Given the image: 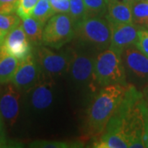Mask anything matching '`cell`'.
Wrapping results in <instances>:
<instances>
[{"label": "cell", "instance_id": "obj_1", "mask_svg": "<svg viewBox=\"0 0 148 148\" xmlns=\"http://www.w3.org/2000/svg\"><path fill=\"white\" fill-rule=\"evenodd\" d=\"M104 133L121 136L128 142L129 147H148V103L134 86H127L121 104Z\"/></svg>", "mask_w": 148, "mask_h": 148}, {"label": "cell", "instance_id": "obj_2", "mask_svg": "<svg viewBox=\"0 0 148 148\" xmlns=\"http://www.w3.org/2000/svg\"><path fill=\"white\" fill-rule=\"evenodd\" d=\"M127 86H105L94 96L86 113V127L91 137L97 139L105 132L108 123L121 104Z\"/></svg>", "mask_w": 148, "mask_h": 148}, {"label": "cell", "instance_id": "obj_3", "mask_svg": "<svg viewBox=\"0 0 148 148\" xmlns=\"http://www.w3.org/2000/svg\"><path fill=\"white\" fill-rule=\"evenodd\" d=\"M94 77L96 86L127 85L122 53L110 47L98 53L95 58Z\"/></svg>", "mask_w": 148, "mask_h": 148}, {"label": "cell", "instance_id": "obj_4", "mask_svg": "<svg viewBox=\"0 0 148 148\" xmlns=\"http://www.w3.org/2000/svg\"><path fill=\"white\" fill-rule=\"evenodd\" d=\"M75 36L86 46L105 50L110 46L111 27L102 16L86 17L75 25Z\"/></svg>", "mask_w": 148, "mask_h": 148}, {"label": "cell", "instance_id": "obj_5", "mask_svg": "<svg viewBox=\"0 0 148 148\" xmlns=\"http://www.w3.org/2000/svg\"><path fill=\"white\" fill-rule=\"evenodd\" d=\"M75 36V24L67 13H58L48 20L43 31V45L59 49Z\"/></svg>", "mask_w": 148, "mask_h": 148}, {"label": "cell", "instance_id": "obj_6", "mask_svg": "<svg viewBox=\"0 0 148 148\" xmlns=\"http://www.w3.org/2000/svg\"><path fill=\"white\" fill-rule=\"evenodd\" d=\"M73 50L54 52L49 48L40 46L37 49L36 60L40 73L48 79L53 80L69 73Z\"/></svg>", "mask_w": 148, "mask_h": 148}, {"label": "cell", "instance_id": "obj_7", "mask_svg": "<svg viewBox=\"0 0 148 148\" xmlns=\"http://www.w3.org/2000/svg\"><path fill=\"white\" fill-rule=\"evenodd\" d=\"M73 56L69 73L75 83L80 86H89L94 90L95 86L94 69L96 55L95 49H72Z\"/></svg>", "mask_w": 148, "mask_h": 148}, {"label": "cell", "instance_id": "obj_8", "mask_svg": "<svg viewBox=\"0 0 148 148\" xmlns=\"http://www.w3.org/2000/svg\"><path fill=\"white\" fill-rule=\"evenodd\" d=\"M31 44L21 22L7 34L0 45V49L22 60L32 54Z\"/></svg>", "mask_w": 148, "mask_h": 148}, {"label": "cell", "instance_id": "obj_9", "mask_svg": "<svg viewBox=\"0 0 148 148\" xmlns=\"http://www.w3.org/2000/svg\"><path fill=\"white\" fill-rule=\"evenodd\" d=\"M40 76V69L38 62L32 54H30L21 60L12 82L20 91L27 92L36 84Z\"/></svg>", "mask_w": 148, "mask_h": 148}, {"label": "cell", "instance_id": "obj_10", "mask_svg": "<svg viewBox=\"0 0 148 148\" xmlns=\"http://www.w3.org/2000/svg\"><path fill=\"white\" fill-rule=\"evenodd\" d=\"M53 80L48 79L40 73L36 84L27 91L29 104L33 110L41 111L51 106L53 101Z\"/></svg>", "mask_w": 148, "mask_h": 148}, {"label": "cell", "instance_id": "obj_11", "mask_svg": "<svg viewBox=\"0 0 148 148\" xmlns=\"http://www.w3.org/2000/svg\"><path fill=\"white\" fill-rule=\"evenodd\" d=\"M111 27V43L110 47L119 53L135 45L138 40L139 30L134 23L110 24Z\"/></svg>", "mask_w": 148, "mask_h": 148}, {"label": "cell", "instance_id": "obj_12", "mask_svg": "<svg viewBox=\"0 0 148 148\" xmlns=\"http://www.w3.org/2000/svg\"><path fill=\"white\" fill-rule=\"evenodd\" d=\"M122 59L125 69L137 78L148 81V57L136 46H130L122 53Z\"/></svg>", "mask_w": 148, "mask_h": 148}, {"label": "cell", "instance_id": "obj_13", "mask_svg": "<svg viewBox=\"0 0 148 148\" xmlns=\"http://www.w3.org/2000/svg\"><path fill=\"white\" fill-rule=\"evenodd\" d=\"M20 90L14 85H7L0 95V113L3 120L10 126L16 123L19 114Z\"/></svg>", "mask_w": 148, "mask_h": 148}, {"label": "cell", "instance_id": "obj_14", "mask_svg": "<svg viewBox=\"0 0 148 148\" xmlns=\"http://www.w3.org/2000/svg\"><path fill=\"white\" fill-rule=\"evenodd\" d=\"M106 18L110 24L133 23L131 4L122 2L109 3Z\"/></svg>", "mask_w": 148, "mask_h": 148}, {"label": "cell", "instance_id": "obj_15", "mask_svg": "<svg viewBox=\"0 0 148 148\" xmlns=\"http://www.w3.org/2000/svg\"><path fill=\"white\" fill-rule=\"evenodd\" d=\"M21 60L0 49V85L12 82Z\"/></svg>", "mask_w": 148, "mask_h": 148}, {"label": "cell", "instance_id": "obj_16", "mask_svg": "<svg viewBox=\"0 0 148 148\" xmlns=\"http://www.w3.org/2000/svg\"><path fill=\"white\" fill-rule=\"evenodd\" d=\"M21 25L30 42L33 45H40L42 43L43 31L45 28L44 23L32 16L23 19Z\"/></svg>", "mask_w": 148, "mask_h": 148}, {"label": "cell", "instance_id": "obj_17", "mask_svg": "<svg viewBox=\"0 0 148 148\" xmlns=\"http://www.w3.org/2000/svg\"><path fill=\"white\" fill-rule=\"evenodd\" d=\"M131 8L133 23L148 27V0H135L131 3Z\"/></svg>", "mask_w": 148, "mask_h": 148}, {"label": "cell", "instance_id": "obj_18", "mask_svg": "<svg viewBox=\"0 0 148 148\" xmlns=\"http://www.w3.org/2000/svg\"><path fill=\"white\" fill-rule=\"evenodd\" d=\"M56 13L50 4L49 0H39L34 8L32 16L44 24Z\"/></svg>", "mask_w": 148, "mask_h": 148}, {"label": "cell", "instance_id": "obj_19", "mask_svg": "<svg viewBox=\"0 0 148 148\" xmlns=\"http://www.w3.org/2000/svg\"><path fill=\"white\" fill-rule=\"evenodd\" d=\"M87 17L106 16L108 11L106 0H83Z\"/></svg>", "mask_w": 148, "mask_h": 148}, {"label": "cell", "instance_id": "obj_20", "mask_svg": "<svg viewBox=\"0 0 148 148\" xmlns=\"http://www.w3.org/2000/svg\"><path fill=\"white\" fill-rule=\"evenodd\" d=\"M30 147L39 148H76L82 147V143L78 142H58V141H35L29 145Z\"/></svg>", "mask_w": 148, "mask_h": 148}, {"label": "cell", "instance_id": "obj_21", "mask_svg": "<svg viewBox=\"0 0 148 148\" xmlns=\"http://www.w3.org/2000/svg\"><path fill=\"white\" fill-rule=\"evenodd\" d=\"M69 3L70 10L69 15L73 21L75 25L87 17L83 0H69Z\"/></svg>", "mask_w": 148, "mask_h": 148}, {"label": "cell", "instance_id": "obj_22", "mask_svg": "<svg viewBox=\"0 0 148 148\" xmlns=\"http://www.w3.org/2000/svg\"><path fill=\"white\" fill-rule=\"evenodd\" d=\"M21 23V18L16 14L0 13V32L6 36L8 33Z\"/></svg>", "mask_w": 148, "mask_h": 148}, {"label": "cell", "instance_id": "obj_23", "mask_svg": "<svg viewBox=\"0 0 148 148\" xmlns=\"http://www.w3.org/2000/svg\"><path fill=\"white\" fill-rule=\"evenodd\" d=\"M39 0H19L16 14L21 20L32 16V12Z\"/></svg>", "mask_w": 148, "mask_h": 148}, {"label": "cell", "instance_id": "obj_24", "mask_svg": "<svg viewBox=\"0 0 148 148\" xmlns=\"http://www.w3.org/2000/svg\"><path fill=\"white\" fill-rule=\"evenodd\" d=\"M135 46L147 57H148V30H139L138 40L135 44Z\"/></svg>", "mask_w": 148, "mask_h": 148}, {"label": "cell", "instance_id": "obj_25", "mask_svg": "<svg viewBox=\"0 0 148 148\" xmlns=\"http://www.w3.org/2000/svg\"><path fill=\"white\" fill-rule=\"evenodd\" d=\"M50 4L55 12L67 13L69 14L70 10L69 0H50Z\"/></svg>", "mask_w": 148, "mask_h": 148}, {"label": "cell", "instance_id": "obj_26", "mask_svg": "<svg viewBox=\"0 0 148 148\" xmlns=\"http://www.w3.org/2000/svg\"><path fill=\"white\" fill-rule=\"evenodd\" d=\"M8 147L11 146H9V143L6 137L3 119L0 113V147Z\"/></svg>", "mask_w": 148, "mask_h": 148}, {"label": "cell", "instance_id": "obj_27", "mask_svg": "<svg viewBox=\"0 0 148 148\" xmlns=\"http://www.w3.org/2000/svg\"><path fill=\"white\" fill-rule=\"evenodd\" d=\"M107 3H110V2H122V3H132L135 0H106Z\"/></svg>", "mask_w": 148, "mask_h": 148}, {"label": "cell", "instance_id": "obj_28", "mask_svg": "<svg viewBox=\"0 0 148 148\" xmlns=\"http://www.w3.org/2000/svg\"><path fill=\"white\" fill-rule=\"evenodd\" d=\"M19 0H0V6L7 4V3H16Z\"/></svg>", "mask_w": 148, "mask_h": 148}, {"label": "cell", "instance_id": "obj_29", "mask_svg": "<svg viewBox=\"0 0 148 148\" xmlns=\"http://www.w3.org/2000/svg\"><path fill=\"white\" fill-rule=\"evenodd\" d=\"M143 96L145 98V100L147 101L148 103V85L144 88V90H143Z\"/></svg>", "mask_w": 148, "mask_h": 148}, {"label": "cell", "instance_id": "obj_30", "mask_svg": "<svg viewBox=\"0 0 148 148\" xmlns=\"http://www.w3.org/2000/svg\"><path fill=\"white\" fill-rule=\"evenodd\" d=\"M4 38H5V36H3V34L0 32V45H1V43L3 42V39H4Z\"/></svg>", "mask_w": 148, "mask_h": 148}, {"label": "cell", "instance_id": "obj_31", "mask_svg": "<svg viewBox=\"0 0 148 148\" xmlns=\"http://www.w3.org/2000/svg\"><path fill=\"white\" fill-rule=\"evenodd\" d=\"M0 95H1V88H0Z\"/></svg>", "mask_w": 148, "mask_h": 148}, {"label": "cell", "instance_id": "obj_32", "mask_svg": "<svg viewBox=\"0 0 148 148\" xmlns=\"http://www.w3.org/2000/svg\"><path fill=\"white\" fill-rule=\"evenodd\" d=\"M49 1H50V0H49Z\"/></svg>", "mask_w": 148, "mask_h": 148}]
</instances>
